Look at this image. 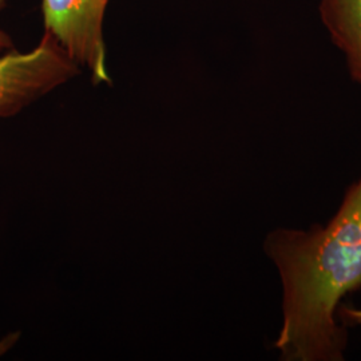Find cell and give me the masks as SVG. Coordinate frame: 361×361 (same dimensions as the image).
Instances as JSON below:
<instances>
[{
	"label": "cell",
	"instance_id": "obj_6",
	"mask_svg": "<svg viewBox=\"0 0 361 361\" xmlns=\"http://www.w3.org/2000/svg\"><path fill=\"white\" fill-rule=\"evenodd\" d=\"M13 47V40L7 35L6 31L0 30V51L8 50Z\"/></svg>",
	"mask_w": 361,
	"mask_h": 361
},
{
	"label": "cell",
	"instance_id": "obj_5",
	"mask_svg": "<svg viewBox=\"0 0 361 361\" xmlns=\"http://www.w3.org/2000/svg\"><path fill=\"white\" fill-rule=\"evenodd\" d=\"M337 317L338 322L347 328L361 325V308H355L343 302L337 310Z\"/></svg>",
	"mask_w": 361,
	"mask_h": 361
},
{
	"label": "cell",
	"instance_id": "obj_2",
	"mask_svg": "<svg viewBox=\"0 0 361 361\" xmlns=\"http://www.w3.org/2000/svg\"><path fill=\"white\" fill-rule=\"evenodd\" d=\"M79 73L80 67L49 32L30 51L0 55V118L16 116Z\"/></svg>",
	"mask_w": 361,
	"mask_h": 361
},
{
	"label": "cell",
	"instance_id": "obj_4",
	"mask_svg": "<svg viewBox=\"0 0 361 361\" xmlns=\"http://www.w3.org/2000/svg\"><path fill=\"white\" fill-rule=\"evenodd\" d=\"M319 15L349 77L361 86V0H319Z\"/></svg>",
	"mask_w": 361,
	"mask_h": 361
},
{
	"label": "cell",
	"instance_id": "obj_1",
	"mask_svg": "<svg viewBox=\"0 0 361 361\" xmlns=\"http://www.w3.org/2000/svg\"><path fill=\"white\" fill-rule=\"evenodd\" d=\"M264 252L283 286V323L273 344L280 360H344L348 328L337 310L361 289V174L325 225L276 228Z\"/></svg>",
	"mask_w": 361,
	"mask_h": 361
},
{
	"label": "cell",
	"instance_id": "obj_3",
	"mask_svg": "<svg viewBox=\"0 0 361 361\" xmlns=\"http://www.w3.org/2000/svg\"><path fill=\"white\" fill-rule=\"evenodd\" d=\"M110 0H42L44 32L62 46L94 85H111L104 23Z\"/></svg>",
	"mask_w": 361,
	"mask_h": 361
},
{
	"label": "cell",
	"instance_id": "obj_7",
	"mask_svg": "<svg viewBox=\"0 0 361 361\" xmlns=\"http://www.w3.org/2000/svg\"><path fill=\"white\" fill-rule=\"evenodd\" d=\"M6 4H7V0H0V11L6 7Z\"/></svg>",
	"mask_w": 361,
	"mask_h": 361
}]
</instances>
